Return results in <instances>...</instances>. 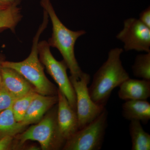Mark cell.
<instances>
[{
	"label": "cell",
	"mask_w": 150,
	"mask_h": 150,
	"mask_svg": "<svg viewBox=\"0 0 150 150\" xmlns=\"http://www.w3.org/2000/svg\"><path fill=\"white\" fill-rule=\"evenodd\" d=\"M123 52L121 48L111 49L106 61L94 75L88 90L92 100L96 104L105 106L112 91L130 78L121 59Z\"/></svg>",
	"instance_id": "6da1fadb"
},
{
	"label": "cell",
	"mask_w": 150,
	"mask_h": 150,
	"mask_svg": "<svg viewBox=\"0 0 150 150\" xmlns=\"http://www.w3.org/2000/svg\"><path fill=\"white\" fill-rule=\"evenodd\" d=\"M49 16L43 10V20L33 40L32 48L29 56L20 62L4 61L3 67L11 68L21 75L29 83L35 91L44 96L57 95L58 89L46 77L38 55V44L40 36L47 27Z\"/></svg>",
	"instance_id": "7a4b0ae2"
},
{
	"label": "cell",
	"mask_w": 150,
	"mask_h": 150,
	"mask_svg": "<svg viewBox=\"0 0 150 150\" xmlns=\"http://www.w3.org/2000/svg\"><path fill=\"white\" fill-rule=\"evenodd\" d=\"M40 5L48 13L52 24V33L47 42L50 47L57 48L71 73L76 79L81 77L83 72L79 66L75 54V46L79 38L86 33L83 30L74 31L67 28L57 16L50 0H41Z\"/></svg>",
	"instance_id": "3957f363"
},
{
	"label": "cell",
	"mask_w": 150,
	"mask_h": 150,
	"mask_svg": "<svg viewBox=\"0 0 150 150\" xmlns=\"http://www.w3.org/2000/svg\"><path fill=\"white\" fill-rule=\"evenodd\" d=\"M57 109L52 110L41 119L36 125L16 135L19 146L27 141H36L43 150L59 149L63 148L66 141L59 131L57 120Z\"/></svg>",
	"instance_id": "277c9868"
},
{
	"label": "cell",
	"mask_w": 150,
	"mask_h": 150,
	"mask_svg": "<svg viewBox=\"0 0 150 150\" xmlns=\"http://www.w3.org/2000/svg\"><path fill=\"white\" fill-rule=\"evenodd\" d=\"M108 112L105 108L93 121L67 140L63 150L101 149L108 126Z\"/></svg>",
	"instance_id": "5b68a950"
},
{
	"label": "cell",
	"mask_w": 150,
	"mask_h": 150,
	"mask_svg": "<svg viewBox=\"0 0 150 150\" xmlns=\"http://www.w3.org/2000/svg\"><path fill=\"white\" fill-rule=\"evenodd\" d=\"M47 41L42 40L38 44V55L47 72L59 86V89L64 95L72 108L76 111V94L67 74L68 69L64 60L58 61L54 57Z\"/></svg>",
	"instance_id": "8992f818"
},
{
	"label": "cell",
	"mask_w": 150,
	"mask_h": 150,
	"mask_svg": "<svg viewBox=\"0 0 150 150\" xmlns=\"http://www.w3.org/2000/svg\"><path fill=\"white\" fill-rule=\"evenodd\" d=\"M69 78L76 94L80 130L97 118L104 110L105 106L96 104L91 98L88 86L91 80L88 74L83 72L79 79L71 76Z\"/></svg>",
	"instance_id": "52a82bcc"
},
{
	"label": "cell",
	"mask_w": 150,
	"mask_h": 150,
	"mask_svg": "<svg viewBox=\"0 0 150 150\" xmlns=\"http://www.w3.org/2000/svg\"><path fill=\"white\" fill-rule=\"evenodd\" d=\"M116 38L123 42L126 51L150 52V28L139 19L130 18L125 20L123 29Z\"/></svg>",
	"instance_id": "ba28073f"
},
{
	"label": "cell",
	"mask_w": 150,
	"mask_h": 150,
	"mask_svg": "<svg viewBox=\"0 0 150 150\" xmlns=\"http://www.w3.org/2000/svg\"><path fill=\"white\" fill-rule=\"evenodd\" d=\"M57 96V123L60 134L66 142L79 130L78 116L76 111L59 89Z\"/></svg>",
	"instance_id": "9c48e42d"
},
{
	"label": "cell",
	"mask_w": 150,
	"mask_h": 150,
	"mask_svg": "<svg viewBox=\"0 0 150 150\" xmlns=\"http://www.w3.org/2000/svg\"><path fill=\"white\" fill-rule=\"evenodd\" d=\"M58 96H44L37 93L30 102L21 123L27 126L40 121L45 113L58 103Z\"/></svg>",
	"instance_id": "30bf717a"
},
{
	"label": "cell",
	"mask_w": 150,
	"mask_h": 150,
	"mask_svg": "<svg viewBox=\"0 0 150 150\" xmlns=\"http://www.w3.org/2000/svg\"><path fill=\"white\" fill-rule=\"evenodd\" d=\"M1 83L16 99L35 91L21 75L11 68H2Z\"/></svg>",
	"instance_id": "8fae6325"
},
{
	"label": "cell",
	"mask_w": 150,
	"mask_h": 150,
	"mask_svg": "<svg viewBox=\"0 0 150 150\" xmlns=\"http://www.w3.org/2000/svg\"><path fill=\"white\" fill-rule=\"evenodd\" d=\"M119 87L118 97L125 101L146 100L150 97V81L130 78L124 81Z\"/></svg>",
	"instance_id": "7c38bea8"
},
{
	"label": "cell",
	"mask_w": 150,
	"mask_h": 150,
	"mask_svg": "<svg viewBox=\"0 0 150 150\" xmlns=\"http://www.w3.org/2000/svg\"><path fill=\"white\" fill-rule=\"evenodd\" d=\"M122 114L126 120L147 124L150 119V103L145 100H126L122 104Z\"/></svg>",
	"instance_id": "4fadbf2b"
},
{
	"label": "cell",
	"mask_w": 150,
	"mask_h": 150,
	"mask_svg": "<svg viewBox=\"0 0 150 150\" xmlns=\"http://www.w3.org/2000/svg\"><path fill=\"white\" fill-rule=\"evenodd\" d=\"M26 127L16 120L12 106L0 112V139L7 136L14 137Z\"/></svg>",
	"instance_id": "5bb4252c"
},
{
	"label": "cell",
	"mask_w": 150,
	"mask_h": 150,
	"mask_svg": "<svg viewBox=\"0 0 150 150\" xmlns=\"http://www.w3.org/2000/svg\"><path fill=\"white\" fill-rule=\"evenodd\" d=\"M129 129L131 150H150V135L144 130L140 121H131Z\"/></svg>",
	"instance_id": "9a60e30c"
},
{
	"label": "cell",
	"mask_w": 150,
	"mask_h": 150,
	"mask_svg": "<svg viewBox=\"0 0 150 150\" xmlns=\"http://www.w3.org/2000/svg\"><path fill=\"white\" fill-rule=\"evenodd\" d=\"M20 1L18 0L9 6L0 11V29H9L14 31L22 18L18 6Z\"/></svg>",
	"instance_id": "2e32d148"
},
{
	"label": "cell",
	"mask_w": 150,
	"mask_h": 150,
	"mask_svg": "<svg viewBox=\"0 0 150 150\" xmlns=\"http://www.w3.org/2000/svg\"><path fill=\"white\" fill-rule=\"evenodd\" d=\"M131 69L134 76L150 81V52L137 55Z\"/></svg>",
	"instance_id": "e0dca14e"
},
{
	"label": "cell",
	"mask_w": 150,
	"mask_h": 150,
	"mask_svg": "<svg viewBox=\"0 0 150 150\" xmlns=\"http://www.w3.org/2000/svg\"><path fill=\"white\" fill-rule=\"evenodd\" d=\"M37 93L34 91L15 100L12 105V109L17 122H21L23 120L30 102Z\"/></svg>",
	"instance_id": "ac0fdd59"
},
{
	"label": "cell",
	"mask_w": 150,
	"mask_h": 150,
	"mask_svg": "<svg viewBox=\"0 0 150 150\" xmlns=\"http://www.w3.org/2000/svg\"><path fill=\"white\" fill-rule=\"evenodd\" d=\"M16 99L4 86L0 84V112L11 107Z\"/></svg>",
	"instance_id": "d6986e66"
},
{
	"label": "cell",
	"mask_w": 150,
	"mask_h": 150,
	"mask_svg": "<svg viewBox=\"0 0 150 150\" xmlns=\"http://www.w3.org/2000/svg\"><path fill=\"white\" fill-rule=\"evenodd\" d=\"M140 21L143 24L150 28V7H148L147 8L142 11L139 16Z\"/></svg>",
	"instance_id": "ffe728a7"
},
{
	"label": "cell",
	"mask_w": 150,
	"mask_h": 150,
	"mask_svg": "<svg viewBox=\"0 0 150 150\" xmlns=\"http://www.w3.org/2000/svg\"><path fill=\"white\" fill-rule=\"evenodd\" d=\"M14 137L12 136H7L0 139V150L10 149Z\"/></svg>",
	"instance_id": "44dd1931"
},
{
	"label": "cell",
	"mask_w": 150,
	"mask_h": 150,
	"mask_svg": "<svg viewBox=\"0 0 150 150\" xmlns=\"http://www.w3.org/2000/svg\"><path fill=\"white\" fill-rule=\"evenodd\" d=\"M4 61L3 56L0 54V84L1 83V70L2 66V62Z\"/></svg>",
	"instance_id": "7402d4cb"
},
{
	"label": "cell",
	"mask_w": 150,
	"mask_h": 150,
	"mask_svg": "<svg viewBox=\"0 0 150 150\" xmlns=\"http://www.w3.org/2000/svg\"><path fill=\"white\" fill-rule=\"evenodd\" d=\"M12 4H6V3L0 1V11L6 8L7 7L9 6H10Z\"/></svg>",
	"instance_id": "603a6c76"
},
{
	"label": "cell",
	"mask_w": 150,
	"mask_h": 150,
	"mask_svg": "<svg viewBox=\"0 0 150 150\" xmlns=\"http://www.w3.org/2000/svg\"><path fill=\"white\" fill-rule=\"evenodd\" d=\"M18 0H0L1 1L8 4H12L16 2Z\"/></svg>",
	"instance_id": "cb8c5ba5"
},
{
	"label": "cell",
	"mask_w": 150,
	"mask_h": 150,
	"mask_svg": "<svg viewBox=\"0 0 150 150\" xmlns=\"http://www.w3.org/2000/svg\"><path fill=\"white\" fill-rule=\"evenodd\" d=\"M39 148L38 147H37L35 146H31L28 149V150H40V149H39Z\"/></svg>",
	"instance_id": "d4e9b609"
}]
</instances>
